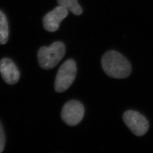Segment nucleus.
I'll return each instance as SVG.
<instances>
[{"instance_id":"9","label":"nucleus","mask_w":153,"mask_h":153,"mask_svg":"<svg viewBox=\"0 0 153 153\" xmlns=\"http://www.w3.org/2000/svg\"><path fill=\"white\" fill-rule=\"evenodd\" d=\"M59 5L64 6L68 11L76 15L79 16L82 14L83 10L82 7L78 4L77 0H57Z\"/></svg>"},{"instance_id":"8","label":"nucleus","mask_w":153,"mask_h":153,"mask_svg":"<svg viewBox=\"0 0 153 153\" xmlns=\"http://www.w3.org/2000/svg\"><path fill=\"white\" fill-rule=\"evenodd\" d=\"M9 39V25L5 14L0 10V44H5Z\"/></svg>"},{"instance_id":"1","label":"nucleus","mask_w":153,"mask_h":153,"mask_svg":"<svg viewBox=\"0 0 153 153\" xmlns=\"http://www.w3.org/2000/svg\"><path fill=\"white\" fill-rule=\"evenodd\" d=\"M102 68L105 74L111 78L124 79L131 74V65L124 56L115 51L104 53L101 60Z\"/></svg>"},{"instance_id":"10","label":"nucleus","mask_w":153,"mask_h":153,"mask_svg":"<svg viewBox=\"0 0 153 153\" xmlns=\"http://www.w3.org/2000/svg\"><path fill=\"white\" fill-rule=\"evenodd\" d=\"M5 145V137L4 131V129L1 123H0V153L4 150Z\"/></svg>"},{"instance_id":"5","label":"nucleus","mask_w":153,"mask_h":153,"mask_svg":"<svg viewBox=\"0 0 153 153\" xmlns=\"http://www.w3.org/2000/svg\"><path fill=\"white\" fill-rule=\"evenodd\" d=\"M85 114L83 104L79 101L71 100L64 105L61 111V118L69 126H75L82 121Z\"/></svg>"},{"instance_id":"2","label":"nucleus","mask_w":153,"mask_h":153,"mask_svg":"<svg viewBox=\"0 0 153 153\" xmlns=\"http://www.w3.org/2000/svg\"><path fill=\"white\" fill-rule=\"evenodd\" d=\"M65 51V45L61 42H56L48 47H41L38 52L39 65L46 70L53 68L64 57Z\"/></svg>"},{"instance_id":"3","label":"nucleus","mask_w":153,"mask_h":153,"mask_svg":"<svg viewBox=\"0 0 153 153\" xmlns=\"http://www.w3.org/2000/svg\"><path fill=\"white\" fill-rule=\"evenodd\" d=\"M76 62L69 59L59 69L55 79V90L57 93H62L68 89L74 82L76 76Z\"/></svg>"},{"instance_id":"6","label":"nucleus","mask_w":153,"mask_h":153,"mask_svg":"<svg viewBox=\"0 0 153 153\" xmlns=\"http://www.w3.org/2000/svg\"><path fill=\"white\" fill-rule=\"evenodd\" d=\"M68 15V10L64 6L56 7L52 11H49L43 18L44 28L48 31L53 33L60 26L61 22Z\"/></svg>"},{"instance_id":"7","label":"nucleus","mask_w":153,"mask_h":153,"mask_svg":"<svg viewBox=\"0 0 153 153\" xmlns=\"http://www.w3.org/2000/svg\"><path fill=\"white\" fill-rule=\"evenodd\" d=\"M0 73L4 81L9 85H14L19 81V71L14 62L8 58L0 61Z\"/></svg>"},{"instance_id":"4","label":"nucleus","mask_w":153,"mask_h":153,"mask_svg":"<svg viewBox=\"0 0 153 153\" xmlns=\"http://www.w3.org/2000/svg\"><path fill=\"white\" fill-rule=\"evenodd\" d=\"M126 126L137 136L145 135L149 128V124L146 117L140 113L133 110L124 112L123 116Z\"/></svg>"}]
</instances>
